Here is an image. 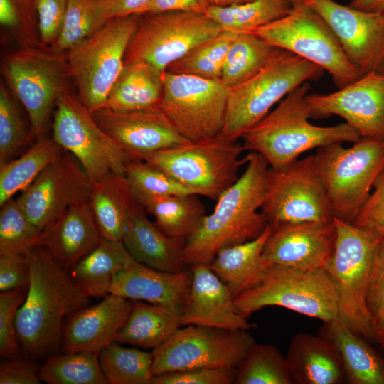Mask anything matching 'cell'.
I'll use <instances>...</instances> for the list:
<instances>
[{
	"mask_svg": "<svg viewBox=\"0 0 384 384\" xmlns=\"http://www.w3.org/2000/svg\"><path fill=\"white\" fill-rule=\"evenodd\" d=\"M42 231L26 216L17 200L1 206L0 254L26 255L39 245Z\"/></svg>",
	"mask_w": 384,
	"mask_h": 384,
	"instance_id": "cell-43",
	"label": "cell"
},
{
	"mask_svg": "<svg viewBox=\"0 0 384 384\" xmlns=\"http://www.w3.org/2000/svg\"><path fill=\"white\" fill-rule=\"evenodd\" d=\"M246 319L267 306H280L329 322L338 319V299L324 269L300 270L270 265L257 282L234 299Z\"/></svg>",
	"mask_w": 384,
	"mask_h": 384,
	"instance_id": "cell-5",
	"label": "cell"
},
{
	"mask_svg": "<svg viewBox=\"0 0 384 384\" xmlns=\"http://www.w3.org/2000/svg\"><path fill=\"white\" fill-rule=\"evenodd\" d=\"M30 280L16 316L18 340L25 354L41 360L59 353L65 319L90 303V297L46 247L27 254Z\"/></svg>",
	"mask_w": 384,
	"mask_h": 384,
	"instance_id": "cell-1",
	"label": "cell"
},
{
	"mask_svg": "<svg viewBox=\"0 0 384 384\" xmlns=\"http://www.w3.org/2000/svg\"><path fill=\"white\" fill-rule=\"evenodd\" d=\"M261 212L272 227L333 221L315 155L298 159L281 169L269 168Z\"/></svg>",
	"mask_w": 384,
	"mask_h": 384,
	"instance_id": "cell-13",
	"label": "cell"
},
{
	"mask_svg": "<svg viewBox=\"0 0 384 384\" xmlns=\"http://www.w3.org/2000/svg\"><path fill=\"white\" fill-rule=\"evenodd\" d=\"M254 343L249 330L184 326L152 350L151 375L196 368H237Z\"/></svg>",
	"mask_w": 384,
	"mask_h": 384,
	"instance_id": "cell-15",
	"label": "cell"
},
{
	"mask_svg": "<svg viewBox=\"0 0 384 384\" xmlns=\"http://www.w3.org/2000/svg\"><path fill=\"white\" fill-rule=\"evenodd\" d=\"M55 103L53 139L77 159L91 182L110 174L125 176L132 159L97 124L78 97L64 92Z\"/></svg>",
	"mask_w": 384,
	"mask_h": 384,
	"instance_id": "cell-12",
	"label": "cell"
},
{
	"mask_svg": "<svg viewBox=\"0 0 384 384\" xmlns=\"http://www.w3.org/2000/svg\"><path fill=\"white\" fill-rule=\"evenodd\" d=\"M272 228L268 224L255 239L223 248L208 265L234 297L254 285L267 266L262 254Z\"/></svg>",
	"mask_w": 384,
	"mask_h": 384,
	"instance_id": "cell-32",
	"label": "cell"
},
{
	"mask_svg": "<svg viewBox=\"0 0 384 384\" xmlns=\"http://www.w3.org/2000/svg\"><path fill=\"white\" fill-rule=\"evenodd\" d=\"M329 25L349 60L363 75L384 74V12H368L333 0L306 4Z\"/></svg>",
	"mask_w": 384,
	"mask_h": 384,
	"instance_id": "cell-18",
	"label": "cell"
},
{
	"mask_svg": "<svg viewBox=\"0 0 384 384\" xmlns=\"http://www.w3.org/2000/svg\"><path fill=\"white\" fill-rule=\"evenodd\" d=\"M292 10L287 0H253L228 6H210L206 14L223 30L239 33L252 32L287 16Z\"/></svg>",
	"mask_w": 384,
	"mask_h": 384,
	"instance_id": "cell-37",
	"label": "cell"
},
{
	"mask_svg": "<svg viewBox=\"0 0 384 384\" xmlns=\"http://www.w3.org/2000/svg\"><path fill=\"white\" fill-rule=\"evenodd\" d=\"M155 218L156 225L169 237L186 242L206 215L198 195L153 197L139 203Z\"/></svg>",
	"mask_w": 384,
	"mask_h": 384,
	"instance_id": "cell-34",
	"label": "cell"
},
{
	"mask_svg": "<svg viewBox=\"0 0 384 384\" xmlns=\"http://www.w3.org/2000/svg\"><path fill=\"white\" fill-rule=\"evenodd\" d=\"M152 0H97L98 16L104 23L107 20L135 13L142 9Z\"/></svg>",
	"mask_w": 384,
	"mask_h": 384,
	"instance_id": "cell-54",
	"label": "cell"
},
{
	"mask_svg": "<svg viewBox=\"0 0 384 384\" xmlns=\"http://www.w3.org/2000/svg\"><path fill=\"white\" fill-rule=\"evenodd\" d=\"M236 368H196L167 372L153 376L151 384H230Z\"/></svg>",
	"mask_w": 384,
	"mask_h": 384,
	"instance_id": "cell-48",
	"label": "cell"
},
{
	"mask_svg": "<svg viewBox=\"0 0 384 384\" xmlns=\"http://www.w3.org/2000/svg\"><path fill=\"white\" fill-rule=\"evenodd\" d=\"M144 210L135 203L128 219L122 242L131 256L138 262L161 271L184 270L185 242L165 234L150 221Z\"/></svg>",
	"mask_w": 384,
	"mask_h": 384,
	"instance_id": "cell-27",
	"label": "cell"
},
{
	"mask_svg": "<svg viewBox=\"0 0 384 384\" xmlns=\"http://www.w3.org/2000/svg\"><path fill=\"white\" fill-rule=\"evenodd\" d=\"M367 305L375 327L384 318V235L378 242L371 266Z\"/></svg>",
	"mask_w": 384,
	"mask_h": 384,
	"instance_id": "cell-50",
	"label": "cell"
},
{
	"mask_svg": "<svg viewBox=\"0 0 384 384\" xmlns=\"http://www.w3.org/2000/svg\"><path fill=\"white\" fill-rule=\"evenodd\" d=\"M315 156L333 218L352 223L384 171V141L361 138L348 148L335 142Z\"/></svg>",
	"mask_w": 384,
	"mask_h": 384,
	"instance_id": "cell-8",
	"label": "cell"
},
{
	"mask_svg": "<svg viewBox=\"0 0 384 384\" xmlns=\"http://www.w3.org/2000/svg\"><path fill=\"white\" fill-rule=\"evenodd\" d=\"M23 47L9 55L4 71L26 108L33 133L38 138L58 95L67 92L70 76L66 57L53 48Z\"/></svg>",
	"mask_w": 384,
	"mask_h": 384,
	"instance_id": "cell-16",
	"label": "cell"
},
{
	"mask_svg": "<svg viewBox=\"0 0 384 384\" xmlns=\"http://www.w3.org/2000/svg\"><path fill=\"white\" fill-rule=\"evenodd\" d=\"M133 304V300L108 294L98 304L87 305L73 313L63 325V353L88 351L98 354L117 342Z\"/></svg>",
	"mask_w": 384,
	"mask_h": 384,
	"instance_id": "cell-22",
	"label": "cell"
},
{
	"mask_svg": "<svg viewBox=\"0 0 384 384\" xmlns=\"http://www.w3.org/2000/svg\"><path fill=\"white\" fill-rule=\"evenodd\" d=\"M125 177L137 203L153 197L198 195L195 190L143 161H130L126 167Z\"/></svg>",
	"mask_w": 384,
	"mask_h": 384,
	"instance_id": "cell-42",
	"label": "cell"
},
{
	"mask_svg": "<svg viewBox=\"0 0 384 384\" xmlns=\"http://www.w3.org/2000/svg\"><path fill=\"white\" fill-rule=\"evenodd\" d=\"M375 331H379L384 335V318L375 326Z\"/></svg>",
	"mask_w": 384,
	"mask_h": 384,
	"instance_id": "cell-60",
	"label": "cell"
},
{
	"mask_svg": "<svg viewBox=\"0 0 384 384\" xmlns=\"http://www.w3.org/2000/svg\"><path fill=\"white\" fill-rule=\"evenodd\" d=\"M310 90L304 82L287 95L271 112L242 136L245 151L262 155L270 168L281 169L302 154L335 142H352L362 137L348 123L320 127L310 123L306 100Z\"/></svg>",
	"mask_w": 384,
	"mask_h": 384,
	"instance_id": "cell-3",
	"label": "cell"
},
{
	"mask_svg": "<svg viewBox=\"0 0 384 384\" xmlns=\"http://www.w3.org/2000/svg\"><path fill=\"white\" fill-rule=\"evenodd\" d=\"M209 5L206 0H152L139 14L167 11H191L206 14Z\"/></svg>",
	"mask_w": 384,
	"mask_h": 384,
	"instance_id": "cell-55",
	"label": "cell"
},
{
	"mask_svg": "<svg viewBox=\"0 0 384 384\" xmlns=\"http://www.w3.org/2000/svg\"><path fill=\"white\" fill-rule=\"evenodd\" d=\"M235 384H294L287 360L272 344L254 343L236 368Z\"/></svg>",
	"mask_w": 384,
	"mask_h": 384,
	"instance_id": "cell-40",
	"label": "cell"
},
{
	"mask_svg": "<svg viewBox=\"0 0 384 384\" xmlns=\"http://www.w3.org/2000/svg\"><path fill=\"white\" fill-rule=\"evenodd\" d=\"M38 367L24 359H10L0 365V383L39 384Z\"/></svg>",
	"mask_w": 384,
	"mask_h": 384,
	"instance_id": "cell-53",
	"label": "cell"
},
{
	"mask_svg": "<svg viewBox=\"0 0 384 384\" xmlns=\"http://www.w3.org/2000/svg\"><path fill=\"white\" fill-rule=\"evenodd\" d=\"M319 334L338 348L351 384H384V359L338 319L324 322Z\"/></svg>",
	"mask_w": 384,
	"mask_h": 384,
	"instance_id": "cell-30",
	"label": "cell"
},
{
	"mask_svg": "<svg viewBox=\"0 0 384 384\" xmlns=\"http://www.w3.org/2000/svg\"><path fill=\"white\" fill-rule=\"evenodd\" d=\"M282 50L252 32L238 33L228 51L222 82L229 88L240 85L262 70Z\"/></svg>",
	"mask_w": 384,
	"mask_h": 384,
	"instance_id": "cell-36",
	"label": "cell"
},
{
	"mask_svg": "<svg viewBox=\"0 0 384 384\" xmlns=\"http://www.w3.org/2000/svg\"><path fill=\"white\" fill-rule=\"evenodd\" d=\"M375 341L378 343L384 350V335L382 333L375 331Z\"/></svg>",
	"mask_w": 384,
	"mask_h": 384,
	"instance_id": "cell-59",
	"label": "cell"
},
{
	"mask_svg": "<svg viewBox=\"0 0 384 384\" xmlns=\"http://www.w3.org/2000/svg\"><path fill=\"white\" fill-rule=\"evenodd\" d=\"M229 92L220 80L165 71L159 107L182 137L197 142L220 135Z\"/></svg>",
	"mask_w": 384,
	"mask_h": 384,
	"instance_id": "cell-14",
	"label": "cell"
},
{
	"mask_svg": "<svg viewBox=\"0 0 384 384\" xmlns=\"http://www.w3.org/2000/svg\"><path fill=\"white\" fill-rule=\"evenodd\" d=\"M223 29L206 14L167 11L142 14L124 64L143 62L161 72Z\"/></svg>",
	"mask_w": 384,
	"mask_h": 384,
	"instance_id": "cell-11",
	"label": "cell"
},
{
	"mask_svg": "<svg viewBox=\"0 0 384 384\" xmlns=\"http://www.w3.org/2000/svg\"><path fill=\"white\" fill-rule=\"evenodd\" d=\"M164 73L143 62L124 64L105 107L124 111L159 107Z\"/></svg>",
	"mask_w": 384,
	"mask_h": 384,
	"instance_id": "cell-33",
	"label": "cell"
},
{
	"mask_svg": "<svg viewBox=\"0 0 384 384\" xmlns=\"http://www.w3.org/2000/svg\"><path fill=\"white\" fill-rule=\"evenodd\" d=\"M191 271H161L134 260L114 276L109 294L133 301L184 306L191 289Z\"/></svg>",
	"mask_w": 384,
	"mask_h": 384,
	"instance_id": "cell-24",
	"label": "cell"
},
{
	"mask_svg": "<svg viewBox=\"0 0 384 384\" xmlns=\"http://www.w3.org/2000/svg\"><path fill=\"white\" fill-rule=\"evenodd\" d=\"M252 33L327 71L339 89L363 76L347 58L327 22L307 4L292 8L287 16Z\"/></svg>",
	"mask_w": 384,
	"mask_h": 384,
	"instance_id": "cell-10",
	"label": "cell"
},
{
	"mask_svg": "<svg viewBox=\"0 0 384 384\" xmlns=\"http://www.w3.org/2000/svg\"><path fill=\"white\" fill-rule=\"evenodd\" d=\"M245 159L242 174L219 196L213 213L186 240L183 259L186 266L210 265L220 250L255 239L269 224L258 211L265 198L269 164L255 151Z\"/></svg>",
	"mask_w": 384,
	"mask_h": 384,
	"instance_id": "cell-2",
	"label": "cell"
},
{
	"mask_svg": "<svg viewBox=\"0 0 384 384\" xmlns=\"http://www.w3.org/2000/svg\"><path fill=\"white\" fill-rule=\"evenodd\" d=\"M190 270L191 285L183 309L181 327L191 324L235 331L254 326L238 313L230 289L208 265H194Z\"/></svg>",
	"mask_w": 384,
	"mask_h": 384,
	"instance_id": "cell-23",
	"label": "cell"
},
{
	"mask_svg": "<svg viewBox=\"0 0 384 384\" xmlns=\"http://www.w3.org/2000/svg\"><path fill=\"white\" fill-rule=\"evenodd\" d=\"M311 117L344 119L362 138L384 141V74L370 73L329 94H308Z\"/></svg>",
	"mask_w": 384,
	"mask_h": 384,
	"instance_id": "cell-19",
	"label": "cell"
},
{
	"mask_svg": "<svg viewBox=\"0 0 384 384\" xmlns=\"http://www.w3.org/2000/svg\"><path fill=\"white\" fill-rule=\"evenodd\" d=\"M333 222L336 239L324 270L336 293L338 320L357 335L375 341L367 295L371 266L381 236L336 218Z\"/></svg>",
	"mask_w": 384,
	"mask_h": 384,
	"instance_id": "cell-4",
	"label": "cell"
},
{
	"mask_svg": "<svg viewBox=\"0 0 384 384\" xmlns=\"http://www.w3.org/2000/svg\"><path fill=\"white\" fill-rule=\"evenodd\" d=\"M134 260L122 241L101 238L97 246L68 272L76 284L89 297H104L116 274Z\"/></svg>",
	"mask_w": 384,
	"mask_h": 384,
	"instance_id": "cell-31",
	"label": "cell"
},
{
	"mask_svg": "<svg viewBox=\"0 0 384 384\" xmlns=\"http://www.w3.org/2000/svg\"><path fill=\"white\" fill-rule=\"evenodd\" d=\"M68 0H37L38 28L43 46L53 45L62 28Z\"/></svg>",
	"mask_w": 384,
	"mask_h": 384,
	"instance_id": "cell-51",
	"label": "cell"
},
{
	"mask_svg": "<svg viewBox=\"0 0 384 384\" xmlns=\"http://www.w3.org/2000/svg\"><path fill=\"white\" fill-rule=\"evenodd\" d=\"M183 306L134 301L117 342L146 348H158L181 327Z\"/></svg>",
	"mask_w": 384,
	"mask_h": 384,
	"instance_id": "cell-29",
	"label": "cell"
},
{
	"mask_svg": "<svg viewBox=\"0 0 384 384\" xmlns=\"http://www.w3.org/2000/svg\"><path fill=\"white\" fill-rule=\"evenodd\" d=\"M374 190L352 224L376 235H384V171L375 180Z\"/></svg>",
	"mask_w": 384,
	"mask_h": 384,
	"instance_id": "cell-49",
	"label": "cell"
},
{
	"mask_svg": "<svg viewBox=\"0 0 384 384\" xmlns=\"http://www.w3.org/2000/svg\"><path fill=\"white\" fill-rule=\"evenodd\" d=\"M63 151L54 139L41 137L19 158L0 165V206L28 187Z\"/></svg>",
	"mask_w": 384,
	"mask_h": 384,
	"instance_id": "cell-35",
	"label": "cell"
},
{
	"mask_svg": "<svg viewBox=\"0 0 384 384\" xmlns=\"http://www.w3.org/2000/svg\"><path fill=\"white\" fill-rule=\"evenodd\" d=\"M30 267L26 255L0 254V291L27 288Z\"/></svg>",
	"mask_w": 384,
	"mask_h": 384,
	"instance_id": "cell-52",
	"label": "cell"
},
{
	"mask_svg": "<svg viewBox=\"0 0 384 384\" xmlns=\"http://www.w3.org/2000/svg\"><path fill=\"white\" fill-rule=\"evenodd\" d=\"M0 23L14 33L23 47L43 46L37 0H0Z\"/></svg>",
	"mask_w": 384,
	"mask_h": 384,
	"instance_id": "cell-45",
	"label": "cell"
},
{
	"mask_svg": "<svg viewBox=\"0 0 384 384\" xmlns=\"http://www.w3.org/2000/svg\"><path fill=\"white\" fill-rule=\"evenodd\" d=\"M294 384H341L347 381L336 346L321 334L299 333L285 356Z\"/></svg>",
	"mask_w": 384,
	"mask_h": 384,
	"instance_id": "cell-26",
	"label": "cell"
},
{
	"mask_svg": "<svg viewBox=\"0 0 384 384\" xmlns=\"http://www.w3.org/2000/svg\"><path fill=\"white\" fill-rule=\"evenodd\" d=\"M92 182L82 166L63 149L16 199L41 231L71 206L88 201Z\"/></svg>",
	"mask_w": 384,
	"mask_h": 384,
	"instance_id": "cell-17",
	"label": "cell"
},
{
	"mask_svg": "<svg viewBox=\"0 0 384 384\" xmlns=\"http://www.w3.org/2000/svg\"><path fill=\"white\" fill-rule=\"evenodd\" d=\"M141 18L138 13L112 18L67 52L69 74L78 87V97L91 113L105 106Z\"/></svg>",
	"mask_w": 384,
	"mask_h": 384,
	"instance_id": "cell-6",
	"label": "cell"
},
{
	"mask_svg": "<svg viewBox=\"0 0 384 384\" xmlns=\"http://www.w3.org/2000/svg\"><path fill=\"white\" fill-rule=\"evenodd\" d=\"M88 201L101 238L122 241L136 203L125 176L110 174L92 182Z\"/></svg>",
	"mask_w": 384,
	"mask_h": 384,
	"instance_id": "cell-28",
	"label": "cell"
},
{
	"mask_svg": "<svg viewBox=\"0 0 384 384\" xmlns=\"http://www.w3.org/2000/svg\"><path fill=\"white\" fill-rule=\"evenodd\" d=\"M348 6L368 12H384V0H352Z\"/></svg>",
	"mask_w": 384,
	"mask_h": 384,
	"instance_id": "cell-56",
	"label": "cell"
},
{
	"mask_svg": "<svg viewBox=\"0 0 384 384\" xmlns=\"http://www.w3.org/2000/svg\"><path fill=\"white\" fill-rule=\"evenodd\" d=\"M324 73L314 63L282 50L255 75L230 88L220 136L238 142L273 105L304 82L318 80Z\"/></svg>",
	"mask_w": 384,
	"mask_h": 384,
	"instance_id": "cell-7",
	"label": "cell"
},
{
	"mask_svg": "<svg viewBox=\"0 0 384 384\" xmlns=\"http://www.w3.org/2000/svg\"><path fill=\"white\" fill-rule=\"evenodd\" d=\"M311 1L313 0H287V1L290 4L292 8L301 6L302 4H306Z\"/></svg>",
	"mask_w": 384,
	"mask_h": 384,
	"instance_id": "cell-58",
	"label": "cell"
},
{
	"mask_svg": "<svg viewBox=\"0 0 384 384\" xmlns=\"http://www.w3.org/2000/svg\"><path fill=\"white\" fill-rule=\"evenodd\" d=\"M101 239L88 201L71 206L44 229L39 245L69 270L91 252Z\"/></svg>",
	"mask_w": 384,
	"mask_h": 384,
	"instance_id": "cell-25",
	"label": "cell"
},
{
	"mask_svg": "<svg viewBox=\"0 0 384 384\" xmlns=\"http://www.w3.org/2000/svg\"><path fill=\"white\" fill-rule=\"evenodd\" d=\"M92 115L133 161L191 142L178 133L159 107L125 111L104 107Z\"/></svg>",
	"mask_w": 384,
	"mask_h": 384,
	"instance_id": "cell-20",
	"label": "cell"
},
{
	"mask_svg": "<svg viewBox=\"0 0 384 384\" xmlns=\"http://www.w3.org/2000/svg\"><path fill=\"white\" fill-rule=\"evenodd\" d=\"M272 228L262 254L266 265H280L305 270L324 269L336 239L333 221Z\"/></svg>",
	"mask_w": 384,
	"mask_h": 384,
	"instance_id": "cell-21",
	"label": "cell"
},
{
	"mask_svg": "<svg viewBox=\"0 0 384 384\" xmlns=\"http://www.w3.org/2000/svg\"><path fill=\"white\" fill-rule=\"evenodd\" d=\"M98 358L107 383L151 384V352L114 342L98 353Z\"/></svg>",
	"mask_w": 384,
	"mask_h": 384,
	"instance_id": "cell-39",
	"label": "cell"
},
{
	"mask_svg": "<svg viewBox=\"0 0 384 384\" xmlns=\"http://www.w3.org/2000/svg\"><path fill=\"white\" fill-rule=\"evenodd\" d=\"M28 142L17 106L3 84L0 86V165L10 160Z\"/></svg>",
	"mask_w": 384,
	"mask_h": 384,
	"instance_id": "cell-46",
	"label": "cell"
},
{
	"mask_svg": "<svg viewBox=\"0 0 384 384\" xmlns=\"http://www.w3.org/2000/svg\"><path fill=\"white\" fill-rule=\"evenodd\" d=\"M238 33L223 30L171 63L166 71L220 80L228 49Z\"/></svg>",
	"mask_w": 384,
	"mask_h": 384,
	"instance_id": "cell-41",
	"label": "cell"
},
{
	"mask_svg": "<svg viewBox=\"0 0 384 384\" xmlns=\"http://www.w3.org/2000/svg\"><path fill=\"white\" fill-rule=\"evenodd\" d=\"M242 144L220 135L154 152L143 161L164 171L195 190L198 196L217 201L240 176L245 164Z\"/></svg>",
	"mask_w": 384,
	"mask_h": 384,
	"instance_id": "cell-9",
	"label": "cell"
},
{
	"mask_svg": "<svg viewBox=\"0 0 384 384\" xmlns=\"http://www.w3.org/2000/svg\"><path fill=\"white\" fill-rule=\"evenodd\" d=\"M26 291L27 288H19L0 294V355L7 359L17 358L19 353L16 316Z\"/></svg>",
	"mask_w": 384,
	"mask_h": 384,
	"instance_id": "cell-47",
	"label": "cell"
},
{
	"mask_svg": "<svg viewBox=\"0 0 384 384\" xmlns=\"http://www.w3.org/2000/svg\"><path fill=\"white\" fill-rule=\"evenodd\" d=\"M41 381L49 384H107L98 354L88 351L59 353L38 367Z\"/></svg>",
	"mask_w": 384,
	"mask_h": 384,
	"instance_id": "cell-38",
	"label": "cell"
},
{
	"mask_svg": "<svg viewBox=\"0 0 384 384\" xmlns=\"http://www.w3.org/2000/svg\"><path fill=\"white\" fill-rule=\"evenodd\" d=\"M253 0H206L209 6H228L235 4H240Z\"/></svg>",
	"mask_w": 384,
	"mask_h": 384,
	"instance_id": "cell-57",
	"label": "cell"
},
{
	"mask_svg": "<svg viewBox=\"0 0 384 384\" xmlns=\"http://www.w3.org/2000/svg\"><path fill=\"white\" fill-rule=\"evenodd\" d=\"M97 0H68L61 30L53 48L64 53L77 46L103 23L96 6Z\"/></svg>",
	"mask_w": 384,
	"mask_h": 384,
	"instance_id": "cell-44",
	"label": "cell"
}]
</instances>
